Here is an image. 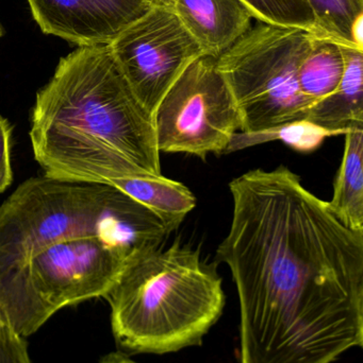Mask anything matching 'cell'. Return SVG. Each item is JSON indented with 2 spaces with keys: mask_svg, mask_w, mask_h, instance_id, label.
Masks as SVG:
<instances>
[{
  "mask_svg": "<svg viewBox=\"0 0 363 363\" xmlns=\"http://www.w3.org/2000/svg\"><path fill=\"white\" fill-rule=\"evenodd\" d=\"M217 260L240 302L241 363H332L363 343V232L281 165L230 182Z\"/></svg>",
  "mask_w": 363,
  "mask_h": 363,
  "instance_id": "obj_1",
  "label": "cell"
},
{
  "mask_svg": "<svg viewBox=\"0 0 363 363\" xmlns=\"http://www.w3.org/2000/svg\"><path fill=\"white\" fill-rule=\"evenodd\" d=\"M29 135L47 178L110 185L162 176L153 116L109 45L78 47L60 60L36 94Z\"/></svg>",
  "mask_w": 363,
  "mask_h": 363,
  "instance_id": "obj_2",
  "label": "cell"
},
{
  "mask_svg": "<svg viewBox=\"0 0 363 363\" xmlns=\"http://www.w3.org/2000/svg\"><path fill=\"white\" fill-rule=\"evenodd\" d=\"M104 298L115 340L132 353L200 345L225 306L217 264L179 241L131 258Z\"/></svg>",
  "mask_w": 363,
  "mask_h": 363,
  "instance_id": "obj_3",
  "label": "cell"
},
{
  "mask_svg": "<svg viewBox=\"0 0 363 363\" xmlns=\"http://www.w3.org/2000/svg\"><path fill=\"white\" fill-rule=\"evenodd\" d=\"M170 233L153 211L113 186L29 179L0 206V277L67 239L104 237L138 255L161 247Z\"/></svg>",
  "mask_w": 363,
  "mask_h": 363,
  "instance_id": "obj_4",
  "label": "cell"
},
{
  "mask_svg": "<svg viewBox=\"0 0 363 363\" xmlns=\"http://www.w3.org/2000/svg\"><path fill=\"white\" fill-rule=\"evenodd\" d=\"M134 256L100 236L53 243L0 277V315L26 338L60 309L104 298Z\"/></svg>",
  "mask_w": 363,
  "mask_h": 363,
  "instance_id": "obj_5",
  "label": "cell"
},
{
  "mask_svg": "<svg viewBox=\"0 0 363 363\" xmlns=\"http://www.w3.org/2000/svg\"><path fill=\"white\" fill-rule=\"evenodd\" d=\"M315 34L258 21L217 57L240 112L241 132H258L308 117L313 104L298 85V67Z\"/></svg>",
  "mask_w": 363,
  "mask_h": 363,
  "instance_id": "obj_6",
  "label": "cell"
},
{
  "mask_svg": "<svg viewBox=\"0 0 363 363\" xmlns=\"http://www.w3.org/2000/svg\"><path fill=\"white\" fill-rule=\"evenodd\" d=\"M153 123L160 153L225 155L242 123L217 57L200 55L188 65L158 104Z\"/></svg>",
  "mask_w": 363,
  "mask_h": 363,
  "instance_id": "obj_7",
  "label": "cell"
},
{
  "mask_svg": "<svg viewBox=\"0 0 363 363\" xmlns=\"http://www.w3.org/2000/svg\"><path fill=\"white\" fill-rule=\"evenodd\" d=\"M109 46L134 95L151 116L181 72L204 55L173 8L159 4Z\"/></svg>",
  "mask_w": 363,
  "mask_h": 363,
  "instance_id": "obj_8",
  "label": "cell"
},
{
  "mask_svg": "<svg viewBox=\"0 0 363 363\" xmlns=\"http://www.w3.org/2000/svg\"><path fill=\"white\" fill-rule=\"evenodd\" d=\"M45 34L78 47L110 45L124 30L144 16L153 0H27Z\"/></svg>",
  "mask_w": 363,
  "mask_h": 363,
  "instance_id": "obj_9",
  "label": "cell"
},
{
  "mask_svg": "<svg viewBox=\"0 0 363 363\" xmlns=\"http://www.w3.org/2000/svg\"><path fill=\"white\" fill-rule=\"evenodd\" d=\"M173 10L202 53L217 57L251 28L242 0H174Z\"/></svg>",
  "mask_w": 363,
  "mask_h": 363,
  "instance_id": "obj_10",
  "label": "cell"
},
{
  "mask_svg": "<svg viewBox=\"0 0 363 363\" xmlns=\"http://www.w3.org/2000/svg\"><path fill=\"white\" fill-rule=\"evenodd\" d=\"M345 69L334 93L311 108L307 121L330 131L345 134L363 125V50L345 47Z\"/></svg>",
  "mask_w": 363,
  "mask_h": 363,
  "instance_id": "obj_11",
  "label": "cell"
},
{
  "mask_svg": "<svg viewBox=\"0 0 363 363\" xmlns=\"http://www.w3.org/2000/svg\"><path fill=\"white\" fill-rule=\"evenodd\" d=\"M345 153L328 208L353 230L363 232V125L349 128Z\"/></svg>",
  "mask_w": 363,
  "mask_h": 363,
  "instance_id": "obj_12",
  "label": "cell"
},
{
  "mask_svg": "<svg viewBox=\"0 0 363 363\" xmlns=\"http://www.w3.org/2000/svg\"><path fill=\"white\" fill-rule=\"evenodd\" d=\"M157 215L174 232L193 211V192L179 182L160 177L121 179L110 184Z\"/></svg>",
  "mask_w": 363,
  "mask_h": 363,
  "instance_id": "obj_13",
  "label": "cell"
},
{
  "mask_svg": "<svg viewBox=\"0 0 363 363\" xmlns=\"http://www.w3.org/2000/svg\"><path fill=\"white\" fill-rule=\"evenodd\" d=\"M345 69L343 45L315 34L298 67L300 91L315 106L336 91Z\"/></svg>",
  "mask_w": 363,
  "mask_h": 363,
  "instance_id": "obj_14",
  "label": "cell"
},
{
  "mask_svg": "<svg viewBox=\"0 0 363 363\" xmlns=\"http://www.w3.org/2000/svg\"><path fill=\"white\" fill-rule=\"evenodd\" d=\"M317 19L318 35L363 50V0H306Z\"/></svg>",
  "mask_w": 363,
  "mask_h": 363,
  "instance_id": "obj_15",
  "label": "cell"
},
{
  "mask_svg": "<svg viewBox=\"0 0 363 363\" xmlns=\"http://www.w3.org/2000/svg\"><path fill=\"white\" fill-rule=\"evenodd\" d=\"M340 135L304 119L258 132H236L226 149L225 155L237 152L264 143L281 140L290 148L302 153H310L322 146L330 136Z\"/></svg>",
  "mask_w": 363,
  "mask_h": 363,
  "instance_id": "obj_16",
  "label": "cell"
},
{
  "mask_svg": "<svg viewBox=\"0 0 363 363\" xmlns=\"http://www.w3.org/2000/svg\"><path fill=\"white\" fill-rule=\"evenodd\" d=\"M261 23L298 28L318 35L317 19L306 0H242Z\"/></svg>",
  "mask_w": 363,
  "mask_h": 363,
  "instance_id": "obj_17",
  "label": "cell"
},
{
  "mask_svg": "<svg viewBox=\"0 0 363 363\" xmlns=\"http://www.w3.org/2000/svg\"><path fill=\"white\" fill-rule=\"evenodd\" d=\"M0 363H32L23 337L0 315Z\"/></svg>",
  "mask_w": 363,
  "mask_h": 363,
  "instance_id": "obj_18",
  "label": "cell"
},
{
  "mask_svg": "<svg viewBox=\"0 0 363 363\" xmlns=\"http://www.w3.org/2000/svg\"><path fill=\"white\" fill-rule=\"evenodd\" d=\"M11 129L10 123L0 116V194L4 192L13 180L11 166Z\"/></svg>",
  "mask_w": 363,
  "mask_h": 363,
  "instance_id": "obj_19",
  "label": "cell"
},
{
  "mask_svg": "<svg viewBox=\"0 0 363 363\" xmlns=\"http://www.w3.org/2000/svg\"><path fill=\"white\" fill-rule=\"evenodd\" d=\"M99 363H136L121 353H112L102 358Z\"/></svg>",
  "mask_w": 363,
  "mask_h": 363,
  "instance_id": "obj_20",
  "label": "cell"
},
{
  "mask_svg": "<svg viewBox=\"0 0 363 363\" xmlns=\"http://www.w3.org/2000/svg\"><path fill=\"white\" fill-rule=\"evenodd\" d=\"M153 1L159 6H170V8H173L174 4V0H153Z\"/></svg>",
  "mask_w": 363,
  "mask_h": 363,
  "instance_id": "obj_21",
  "label": "cell"
},
{
  "mask_svg": "<svg viewBox=\"0 0 363 363\" xmlns=\"http://www.w3.org/2000/svg\"><path fill=\"white\" fill-rule=\"evenodd\" d=\"M4 28H2V26L0 25V38H1L2 35H4Z\"/></svg>",
  "mask_w": 363,
  "mask_h": 363,
  "instance_id": "obj_22",
  "label": "cell"
}]
</instances>
